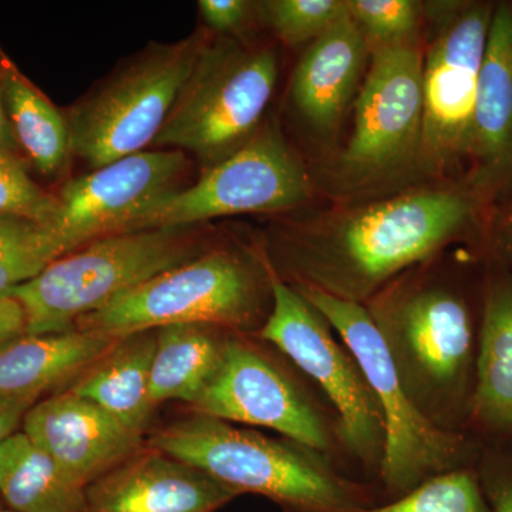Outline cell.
Returning <instances> with one entry per match:
<instances>
[{
    "label": "cell",
    "instance_id": "35",
    "mask_svg": "<svg viewBox=\"0 0 512 512\" xmlns=\"http://www.w3.org/2000/svg\"><path fill=\"white\" fill-rule=\"evenodd\" d=\"M500 254L503 255L508 271L512 272V224L508 231L505 232L503 241H501Z\"/></svg>",
    "mask_w": 512,
    "mask_h": 512
},
{
    "label": "cell",
    "instance_id": "36",
    "mask_svg": "<svg viewBox=\"0 0 512 512\" xmlns=\"http://www.w3.org/2000/svg\"><path fill=\"white\" fill-rule=\"evenodd\" d=\"M0 512H15V511H12V510H3V508H2V510H0Z\"/></svg>",
    "mask_w": 512,
    "mask_h": 512
},
{
    "label": "cell",
    "instance_id": "37",
    "mask_svg": "<svg viewBox=\"0 0 512 512\" xmlns=\"http://www.w3.org/2000/svg\"><path fill=\"white\" fill-rule=\"evenodd\" d=\"M0 510H2V503H0Z\"/></svg>",
    "mask_w": 512,
    "mask_h": 512
},
{
    "label": "cell",
    "instance_id": "4",
    "mask_svg": "<svg viewBox=\"0 0 512 512\" xmlns=\"http://www.w3.org/2000/svg\"><path fill=\"white\" fill-rule=\"evenodd\" d=\"M266 255L212 248L84 316L74 329L113 339L171 325H211L256 335L274 302Z\"/></svg>",
    "mask_w": 512,
    "mask_h": 512
},
{
    "label": "cell",
    "instance_id": "11",
    "mask_svg": "<svg viewBox=\"0 0 512 512\" xmlns=\"http://www.w3.org/2000/svg\"><path fill=\"white\" fill-rule=\"evenodd\" d=\"M495 6L485 2L424 3L430 39L423 55L420 161L443 170L470 158L478 77Z\"/></svg>",
    "mask_w": 512,
    "mask_h": 512
},
{
    "label": "cell",
    "instance_id": "26",
    "mask_svg": "<svg viewBox=\"0 0 512 512\" xmlns=\"http://www.w3.org/2000/svg\"><path fill=\"white\" fill-rule=\"evenodd\" d=\"M359 512H493L477 466L458 468L424 481L403 497Z\"/></svg>",
    "mask_w": 512,
    "mask_h": 512
},
{
    "label": "cell",
    "instance_id": "19",
    "mask_svg": "<svg viewBox=\"0 0 512 512\" xmlns=\"http://www.w3.org/2000/svg\"><path fill=\"white\" fill-rule=\"evenodd\" d=\"M467 433L484 447L512 450V272L485 282L473 412Z\"/></svg>",
    "mask_w": 512,
    "mask_h": 512
},
{
    "label": "cell",
    "instance_id": "7",
    "mask_svg": "<svg viewBox=\"0 0 512 512\" xmlns=\"http://www.w3.org/2000/svg\"><path fill=\"white\" fill-rule=\"evenodd\" d=\"M191 409L228 423L278 431L353 476L338 414L291 359L258 336L229 333L220 369Z\"/></svg>",
    "mask_w": 512,
    "mask_h": 512
},
{
    "label": "cell",
    "instance_id": "18",
    "mask_svg": "<svg viewBox=\"0 0 512 512\" xmlns=\"http://www.w3.org/2000/svg\"><path fill=\"white\" fill-rule=\"evenodd\" d=\"M370 57L369 43L350 16L313 40L291 83L292 101L303 119L323 133L338 126L359 93Z\"/></svg>",
    "mask_w": 512,
    "mask_h": 512
},
{
    "label": "cell",
    "instance_id": "29",
    "mask_svg": "<svg viewBox=\"0 0 512 512\" xmlns=\"http://www.w3.org/2000/svg\"><path fill=\"white\" fill-rule=\"evenodd\" d=\"M59 211L57 195L42 190L18 156L0 150V217L25 218L49 227Z\"/></svg>",
    "mask_w": 512,
    "mask_h": 512
},
{
    "label": "cell",
    "instance_id": "6",
    "mask_svg": "<svg viewBox=\"0 0 512 512\" xmlns=\"http://www.w3.org/2000/svg\"><path fill=\"white\" fill-rule=\"evenodd\" d=\"M295 289L328 319L336 335L352 350L376 394L386 426V447L377 480L384 497L394 500L430 478L477 466L483 444L470 434L439 429L414 406L365 306L312 288Z\"/></svg>",
    "mask_w": 512,
    "mask_h": 512
},
{
    "label": "cell",
    "instance_id": "33",
    "mask_svg": "<svg viewBox=\"0 0 512 512\" xmlns=\"http://www.w3.org/2000/svg\"><path fill=\"white\" fill-rule=\"evenodd\" d=\"M36 400L0 399V443L22 427L23 419Z\"/></svg>",
    "mask_w": 512,
    "mask_h": 512
},
{
    "label": "cell",
    "instance_id": "3",
    "mask_svg": "<svg viewBox=\"0 0 512 512\" xmlns=\"http://www.w3.org/2000/svg\"><path fill=\"white\" fill-rule=\"evenodd\" d=\"M146 447L285 512H359L377 504L376 484L350 476L313 448L204 414L192 412L157 430Z\"/></svg>",
    "mask_w": 512,
    "mask_h": 512
},
{
    "label": "cell",
    "instance_id": "28",
    "mask_svg": "<svg viewBox=\"0 0 512 512\" xmlns=\"http://www.w3.org/2000/svg\"><path fill=\"white\" fill-rule=\"evenodd\" d=\"M256 9L288 45L313 42L349 16L346 0H268Z\"/></svg>",
    "mask_w": 512,
    "mask_h": 512
},
{
    "label": "cell",
    "instance_id": "24",
    "mask_svg": "<svg viewBox=\"0 0 512 512\" xmlns=\"http://www.w3.org/2000/svg\"><path fill=\"white\" fill-rule=\"evenodd\" d=\"M0 80L20 151L26 153L39 173L49 177L62 173L73 156L64 113L2 52Z\"/></svg>",
    "mask_w": 512,
    "mask_h": 512
},
{
    "label": "cell",
    "instance_id": "12",
    "mask_svg": "<svg viewBox=\"0 0 512 512\" xmlns=\"http://www.w3.org/2000/svg\"><path fill=\"white\" fill-rule=\"evenodd\" d=\"M311 178L274 124L259 127L232 156L207 168L197 183L158 202L123 232L195 227L229 215L298 207L311 195Z\"/></svg>",
    "mask_w": 512,
    "mask_h": 512
},
{
    "label": "cell",
    "instance_id": "5",
    "mask_svg": "<svg viewBox=\"0 0 512 512\" xmlns=\"http://www.w3.org/2000/svg\"><path fill=\"white\" fill-rule=\"evenodd\" d=\"M208 251L194 227L117 232L94 239L13 289L26 335L73 330L84 316Z\"/></svg>",
    "mask_w": 512,
    "mask_h": 512
},
{
    "label": "cell",
    "instance_id": "25",
    "mask_svg": "<svg viewBox=\"0 0 512 512\" xmlns=\"http://www.w3.org/2000/svg\"><path fill=\"white\" fill-rule=\"evenodd\" d=\"M60 258L47 225L0 217V296L32 281Z\"/></svg>",
    "mask_w": 512,
    "mask_h": 512
},
{
    "label": "cell",
    "instance_id": "34",
    "mask_svg": "<svg viewBox=\"0 0 512 512\" xmlns=\"http://www.w3.org/2000/svg\"><path fill=\"white\" fill-rule=\"evenodd\" d=\"M0 150L8 151V153L15 154V156H18L20 151L12 124H10L8 109H6L2 80H0Z\"/></svg>",
    "mask_w": 512,
    "mask_h": 512
},
{
    "label": "cell",
    "instance_id": "22",
    "mask_svg": "<svg viewBox=\"0 0 512 512\" xmlns=\"http://www.w3.org/2000/svg\"><path fill=\"white\" fill-rule=\"evenodd\" d=\"M229 330L211 325H171L157 329L151 363L153 406L168 400L194 404L214 379L224 357Z\"/></svg>",
    "mask_w": 512,
    "mask_h": 512
},
{
    "label": "cell",
    "instance_id": "20",
    "mask_svg": "<svg viewBox=\"0 0 512 512\" xmlns=\"http://www.w3.org/2000/svg\"><path fill=\"white\" fill-rule=\"evenodd\" d=\"M117 340L89 330L10 340L0 346V399H28L79 379Z\"/></svg>",
    "mask_w": 512,
    "mask_h": 512
},
{
    "label": "cell",
    "instance_id": "17",
    "mask_svg": "<svg viewBox=\"0 0 512 512\" xmlns=\"http://www.w3.org/2000/svg\"><path fill=\"white\" fill-rule=\"evenodd\" d=\"M471 187L500 194L512 185V5L495 6L473 120Z\"/></svg>",
    "mask_w": 512,
    "mask_h": 512
},
{
    "label": "cell",
    "instance_id": "8",
    "mask_svg": "<svg viewBox=\"0 0 512 512\" xmlns=\"http://www.w3.org/2000/svg\"><path fill=\"white\" fill-rule=\"evenodd\" d=\"M276 80L274 50L208 37L154 143L194 154L205 170L214 167L259 130Z\"/></svg>",
    "mask_w": 512,
    "mask_h": 512
},
{
    "label": "cell",
    "instance_id": "10",
    "mask_svg": "<svg viewBox=\"0 0 512 512\" xmlns=\"http://www.w3.org/2000/svg\"><path fill=\"white\" fill-rule=\"evenodd\" d=\"M208 36L151 45L100 89L64 113L73 156L90 168L141 153L154 143L190 79Z\"/></svg>",
    "mask_w": 512,
    "mask_h": 512
},
{
    "label": "cell",
    "instance_id": "31",
    "mask_svg": "<svg viewBox=\"0 0 512 512\" xmlns=\"http://www.w3.org/2000/svg\"><path fill=\"white\" fill-rule=\"evenodd\" d=\"M201 18L222 36L241 35L247 28L254 5L247 0H201Z\"/></svg>",
    "mask_w": 512,
    "mask_h": 512
},
{
    "label": "cell",
    "instance_id": "13",
    "mask_svg": "<svg viewBox=\"0 0 512 512\" xmlns=\"http://www.w3.org/2000/svg\"><path fill=\"white\" fill-rule=\"evenodd\" d=\"M421 137L423 52L419 46L372 50L336 171L348 184L376 183L420 160Z\"/></svg>",
    "mask_w": 512,
    "mask_h": 512
},
{
    "label": "cell",
    "instance_id": "27",
    "mask_svg": "<svg viewBox=\"0 0 512 512\" xmlns=\"http://www.w3.org/2000/svg\"><path fill=\"white\" fill-rule=\"evenodd\" d=\"M349 16L375 49L419 46L424 3L414 0H346Z\"/></svg>",
    "mask_w": 512,
    "mask_h": 512
},
{
    "label": "cell",
    "instance_id": "32",
    "mask_svg": "<svg viewBox=\"0 0 512 512\" xmlns=\"http://www.w3.org/2000/svg\"><path fill=\"white\" fill-rule=\"evenodd\" d=\"M26 335V315L12 296H0V346Z\"/></svg>",
    "mask_w": 512,
    "mask_h": 512
},
{
    "label": "cell",
    "instance_id": "1",
    "mask_svg": "<svg viewBox=\"0 0 512 512\" xmlns=\"http://www.w3.org/2000/svg\"><path fill=\"white\" fill-rule=\"evenodd\" d=\"M474 214L470 192H412L291 229L265 255L275 275L293 288L366 305L397 276L460 237Z\"/></svg>",
    "mask_w": 512,
    "mask_h": 512
},
{
    "label": "cell",
    "instance_id": "9",
    "mask_svg": "<svg viewBox=\"0 0 512 512\" xmlns=\"http://www.w3.org/2000/svg\"><path fill=\"white\" fill-rule=\"evenodd\" d=\"M255 336L281 350L318 387L338 414L350 468L377 485L386 447L382 410L359 360L328 319L275 276L271 313Z\"/></svg>",
    "mask_w": 512,
    "mask_h": 512
},
{
    "label": "cell",
    "instance_id": "21",
    "mask_svg": "<svg viewBox=\"0 0 512 512\" xmlns=\"http://www.w3.org/2000/svg\"><path fill=\"white\" fill-rule=\"evenodd\" d=\"M157 330L117 340L96 365L77 379L70 392L101 407L138 433H146L153 419L150 399L151 363Z\"/></svg>",
    "mask_w": 512,
    "mask_h": 512
},
{
    "label": "cell",
    "instance_id": "30",
    "mask_svg": "<svg viewBox=\"0 0 512 512\" xmlns=\"http://www.w3.org/2000/svg\"><path fill=\"white\" fill-rule=\"evenodd\" d=\"M478 477L493 512H512V450L484 447Z\"/></svg>",
    "mask_w": 512,
    "mask_h": 512
},
{
    "label": "cell",
    "instance_id": "14",
    "mask_svg": "<svg viewBox=\"0 0 512 512\" xmlns=\"http://www.w3.org/2000/svg\"><path fill=\"white\" fill-rule=\"evenodd\" d=\"M190 161L180 150L141 151L67 181L49 225L60 258L94 239L123 232L158 202L184 190Z\"/></svg>",
    "mask_w": 512,
    "mask_h": 512
},
{
    "label": "cell",
    "instance_id": "16",
    "mask_svg": "<svg viewBox=\"0 0 512 512\" xmlns=\"http://www.w3.org/2000/svg\"><path fill=\"white\" fill-rule=\"evenodd\" d=\"M238 495L197 467L148 447L86 488L87 512H215Z\"/></svg>",
    "mask_w": 512,
    "mask_h": 512
},
{
    "label": "cell",
    "instance_id": "2",
    "mask_svg": "<svg viewBox=\"0 0 512 512\" xmlns=\"http://www.w3.org/2000/svg\"><path fill=\"white\" fill-rule=\"evenodd\" d=\"M426 264L397 276L363 306L414 406L439 429L468 434L481 311L463 289L430 274Z\"/></svg>",
    "mask_w": 512,
    "mask_h": 512
},
{
    "label": "cell",
    "instance_id": "15",
    "mask_svg": "<svg viewBox=\"0 0 512 512\" xmlns=\"http://www.w3.org/2000/svg\"><path fill=\"white\" fill-rule=\"evenodd\" d=\"M22 431L84 488L146 448L144 434L70 390L33 404Z\"/></svg>",
    "mask_w": 512,
    "mask_h": 512
},
{
    "label": "cell",
    "instance_id": "23",
    "mask_svg": "<svg viewBox=\"0 0 512 512\" xmlns=\"http://www.w3.org/2000/svg\"><path fill=\"white\" fill-rule=\"evenodd\" d=\"M0 497L15 512H87L86 488L23 431L0 443Z\"/></svg>",
    "mask_w": 512,
    "mask_h": 512
}]
</instances>
